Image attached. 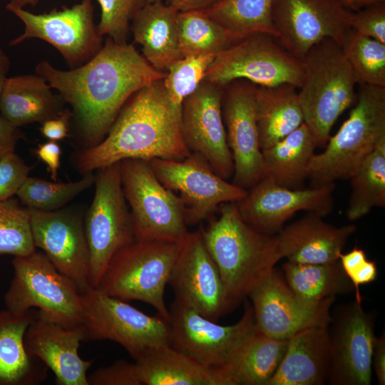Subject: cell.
Masks as SVG:
<instances>
[{
  "label": "cell",
  "mask_w": 385,
  "mask_h": 385,
  "mask_svg": "<svg viewBox=\"0 0 385 385\" xmlns=\"http://www.w3.org/2000/svg\"><path fill=\"white\" fill-rule=\"evenodd\" d=\"M87 339L110 340L135 359L153 346L168 343V322L152 317L125 301L89 287L81 292Z\"/></svg>",
  "instance_id": "8fae6325"
},
{
  "label": "cell",
  "mask_w": 385,
  "mask_h": 385,
  "mask_svg": "<svg viewBox=\"0 0 385 385\" xmlns=\"http://www.w3.org/2000/svg\"><path fill=\"white\" fill-rule=\"evenodd\" d=\"M282 270L291 289L302 303L309 307H319L334 300L337 294L354 291L339 260L322 264L287 261L282 265Z\"/></svg>",
  "instance_id": "d6a6232c"
},
{
  "label": "cell",
  "mask_w": 385,
  "mask_h": 385,
  "mask_svg": "<svg viewBox=\"0 0 385 385\" xmlns=\"http://www.w3.org/2000/svg\"><path fill=\"white\" fill-rule=\"evenodd\" d=\"M11 264L13 277L4 298L6 309L22 312L38 308L40 314L63 327L83 324L80 289L43 252L14 257Z\"/></svg>",
  "instance_id": "52a82bcc"
},
{
  "label": "cell",
  "mask_w": 385,
  "mask_h": 385,
  "mask_svg": "<svg viewBox=\"0 0 385 385\" xmlns=\"http://www.w3.org/2000/svg\"><path fill=\"white\" fill-rule=\"evenodd\" d=\"M220 0H170L168 4L178 11L204 10L212 6Z\"/></svg>",
  "instance_id": "f907efd6"
},
{
  "label": "cell",
  "mask_w": 385,
  "mask_h": 385,
  "mask_svg": "<svg viewBox=\"0 0 385 385\" xmlns=\"http://www.w3.org/2000/svg\"><path fill=\"white\" fill-rule=\"evenodd\" d=\"M334 183L308 189H291L263 178L237 202L243 220L254 229L272 235L294 213L305 210L325 217L334 206Z\"/></svg>",
  "instance_id": "ffe728a7"
},
{
  "label": "cell",
  "mask_w": 385,
  "mask_h": 385,
  "mask_svg": "<svg viewBox=\"0 0 385 385\" xmlns=\"http://www.w3.org/2000/svg\"><path fill=\"white\" fill-rule=\"evenodd\" d=\"M181 109L170 99L163 79L135 93L106 137L76 158L77 170L93 173L125 159L181 160L190 152L181 133Z\"/></svg>",
  "instance_id": "7a4b0ae2"
},
{
  "label": "cell",
  "mask_w": 385,
  "mask_h": 385,
  "mask_svg": "<svg viewBox=\"0 0 385 385\" xmlns=\"http://www.w3.org/2000/svg\"><path fill=\"white\" fill-rule=\"evenodd\" d=\"M214 57L213 55L185 56L168 67L163 82L173 103L182 106L184 99L204 81Z\"/></svg>",
  "instance_id": "ab89813d"
},
{
  "label": "cell",
  "mask_w": 385,
  "mask_h": 385,
  "mask_svg": "<svg viewBox=\"0 0 385 385\" xmlns=\"http://www.w3.org/2000/svg\"><path fill=\"white\" fill-rule=\"evenodd\" d=\"M274 0H220L201 10L237 40L263 33L277 37L272 22Z\"/></svg>",
  "instance_id": "836d02e7"
},
{
  "label": "cell",
  "mask_w": 385,
  "mask_h": 385,
  "mask_svg": "<svg viewBox=\"0 0 385 385\" xmlns=\"http://www.w3.org/2000/svg\"><path fill=\"white\" fill-rule=\"evenodd\" d=\"M179 11L164 1L144 4L135 12L130 25L135 43L156 70L166 71L183 58L178 41Z\"/></svg>",
  "instance_id": "484cf974"
},
{
  "label": "cell",
  "mask_w": 385,
  "mask_h": 385,
  "mask_svg": "<svg viewBox=\"0 0 385 385\" xmlns=\"http://www.w3.org/2000/svg\"><path fill=\"white\" fill-rule=\"evenodd\" d=\"M179 247L180 242L135 240L113 255L96 288L125 302L148 304L168 322L165 289Z\"/></svg>",
  "instance_id": "8992f818"
},
{
  "label": "cell",
  "mask_w": 385,
  "mask_h": 385,
  "mask_svg": "<svg viewBox=\"0 0 385 385\" xmlns=\"http://www.w3.org/2000/svg\"><path fill=\"white\" fill-rule=\"evenodd\" d=\"M255 328L263 334L286 340L312 327H328L334 300L312 307L302 303L274 268L249 294Z\"/></svg>",
  "instance_id": "44dd1931"
},
{
  "label": "cell",
  "mask_w": 385,
  "mask_h": 385,
  "mask_svg": "<svg viewBox=\"0 0 385 385\" xmlns=\"http://www.w3.org/2000/svg\"><path fill=\"white\" fill-rule=\"evenodd\" d=\"M89 385H142L136 363L118 360L88 376Z\"/></svg>",
  "instance_id": "f6af8a7d"
},
{
  "label": "cell",
  "mask_w": 385,
  "mask_h": 385,
  "mask_svg": "<svg viewBox=\"0 0 385 385\" xmlns=\"http://www.w3.org/2000/svg\"><path fill=\"white\" fill-rule=\"evenodd\" d=\"M6 9L24 24V32L11 40L10 46L29 38L41 39L53 46L71 68L90 61L103 45V36L94 23L92 0L38 14L9 4Z\"/></svg>",
  "instance_id": "7c38bea8"
},
{
  "label": "cell",
  "mask_w": 385,
  "mask_h": 385,
  "mask_svg": "<svg viewBox=\"0 0 385 385\" xmlns=\"http://www.w3.org/2000/svg\"><path fill=\"white\" fill-rule=\"evenodd\" d=\"M169 312L168 344L210 368L223 365L255 329L253 308L248 302L240 319L227 326L218 324L175 300Z\"/></svg>",
  "instance_id": "4fadbf2b"
},
{
  "label": "cell",
  "mask_w": 385,
  "mask_h": 385,
  "mask_svg": "<svg viewBox=\"0 0 385 385\" xmlns=\"http://www.w3.org/2000/svg\"><path fill=\"white\" fill-rule=\"evenodd\" d=\"M119 165L135 240L180 242L189 231L178 194L159 181L149 160L125 159Z\"/></svg>",
  "instance_id": "ba28073f"
},
{
  "label": "cell",
  "mask_w": 385,
  "mask_h": 385,
  "mask_svg": "<svg viewBox=\"0 0 385 385\" xmlns=\"http://www.w3.org/2000/svg\"><path fill=\"white\" fill-rule=\"evenodd\" d=\"M145 2L148 3H152V2H157V1H164L166 4H169L170 0H144Z\"/></svg>",
  "instance_id": "11a10c76"
},
{
  "label": "cell",
  "mask_w": 385,
  "mask_h": 385,
  "mask_svg": "<svg viewBox=\"0 0 385 385\" xmlns=\"http://www.w3.org/2000/svg\"><path fill=\"white\" fill-rule=\"evenodd\" d=\"M257 86L238 79L224 86L222 113L233 163L232 183L247 190L264 177L255 108Z\"/></svg>",
  "instance_id": "e0dca14e"
},
{
  "label": "cell",
  "mask_w": 385,
  "mask_h": 385,
  "mask_svg": "<svg viewBox=\"0 0 385 385\" xmlns=\"http://www.w3.org/2000/svg\"><path fill=\"white\" fill-rule=\"evenodd\" d=\"M35 250L28 208L13 197L0 201V254L26 256Z\"/></svg>",
  "instance_id": "f35d334b"
},
{
  "label": "cell",
  "mask_w": 385,
  "mask_h": 385,
  "mask_svg": "<svg viewBox=\"0 0 385 385\" xmlns=\"http://www.w3.org/2000/svg\"><path fill=\"white\" fill-rule=\"evenodd\" d=\"M24 138L19 127H16L0 115V159L14 152L18 141Z\"/></svg>",
  "instance_id": "c3c4849f"
},
{
  "label": "cell",
  "mask_w": 385,
  "mask_h": 385,
  "mask_svg": "<svg viewBox=\"0 0 385 385\" xmlns=\"http://www.w3.org/2000/svg\"><path fill=\"white\" fill-rule=\"evenodd\" d=\"M316 140L304 123L270 148L262 150L264 177L279 185L300 189L307 178Z\"/></svg>",
  "instance_id": "1f68e13d"
},
{
  "label": "cell",
  "mask_w": 385,
  "mask_h": 385,
  "mask_svg": "<svg viewBox=\"0 0 385 385\" xmlns=\"http://www.w3.org/2000/svg\"><path fill=\"white\" fill-rule=\"evenodd\" d=\"M175 300L217 322L232 309L218 268L210 255L200 230L188 232L169 278Z\"/></svg>",
  "instance_id": "2e32d148"
},
{
  "label": "cell",
  "mask_w": 385,
  "mask_h": 385,
  "mask_svg": "<svg viewBox=\"0 0 385 385\" xmlns=\"http://www.w3.org/2000/svg\"><path fill=\"white\" fill-rule=\"evenodd\" d=\"M341 47L359 83L385 88V43L351 29Z\"/></svg>",
  "instance_id": "74e56055"
},
{
  "label": "cell",
  "mask_w": 385,
  "mask_h": 385,
  "mask_svg": "<svg viewBox=\"0 0 385 385\" xmlns=\"http://www.w3.org/2000/svg\"><path fill=\"white\" fill-rule=\"evenodd\" d=\"M352 12L341 0H274L275 38L287 52L302 60L325 38L342 46L351 29Z\"/></svg>",
  "instance_id": "9a60e30c"
},
{
  "label": "cell",
  "mask_w": 385,
  "mask_h": 385,
  "mask_svg": "<svg viewBox=\"0 0 385 385\" xmlns=\"http://www.w3.org/2000/svg\"><path fill=\"white\" fill-rule=\"evenodd\" d=\"M302 61L304 76L299 101L304 123L317 146L322 147L337 120L356 101L359 80L341 46L331 38L312 47Z\"/></svg>",
  "instance_id": "277c9868"
},
{
  "label": "cell",
  "mask_w": 385,
  "mask_h": 385,
  "mask_svg": "<svg viewBox=\"0 0 385 385\" xmlns=\"http://www.w3.org/2000/svg\"><path fill=\"white\" fill-rule=\"evenodd\" d=\"M288 342L255 328L223 365L214 369L224 385H266L282 361Z\"/></svg>",
  "instance_id": "83f0119b"
},
{
  "label": "cell",
  "mask_w": 385,
  "mask_h": 385,
  "mask_svg": "<svg viewBox=\"0 0 385 385\" xmlns=\"http://www.w3.org/2000/svg\"><path fill=\"white\" fill-rule=\"evenodd\" d=\"M61 148L60 145L53 140L38 145L36 153L47 166L51 178L56 181L58 170L61 165Z\"/></svg>",
  "instance_id": "7dc6e473"
},
{
  "label": "cell",
  "mask_w": 385,
  "mask_h": 385,
  "mask_svg": "<svg viewBox=\"0 0 385 385\" xmlns=\"http://www.w3.org/2000/svg\"><path fill=\"white\" fill-rule=\"evenodd\" d=\"M84 227L89 250L88 282L96 288L113 255L135 240L119 163L98 170Z\"/></svg>",
  "instance_id": "9c48e42d"
},
{
  "label": "cell",
  "mask_w": 385,
  "mask_h": 385,
  "mask_svg": "<svg viewBox=\"0 0 385 385\" xmlns=\"http://www.w3.org/2000/svg\"><path fill=\"white\" fill-rule=\"evenodd\" d=\"M331 346L327 327L305 329L289 339L284 356L266 385H322L328 382Z\"/></svg>",
  "instance_id": "d4e9b609"
},
{
  "label": "cell",
  "mask_w": 385,
  "mask_h": 385,
  "mask_svg": "<svg viewBox=\"0 0 385 385\" xmlns=\"http://www.w3.org/2000/svg\"><path fill=\"white\" fill-rule=\"evenodd\" d=\"M30 170L31 167L14 152L0 159V201L16 195Z\"/></svg>",
  "instance_id": "ee69618b"
},
{
  "label": "cell",
  "mask_w": 385,
  "mask_h": 385,
  "mask_svg": "<svg viewBox=\"0 0 385 385\" xmlns=\"http://www.w3.org/2000/svg\"><path fill=\"white\" fill-rule=\"evenodd\" d=\"M87 339L84 325L63 327L39 314L38 311L24 336L28 355L41 360L55 375L58 385H89L87 371L93 360L78 354L80 344Z\"/></svg>",
  "instance_id": "603a6c76"
},
{
  "label": "cell",
  "mask_w": 385,
  "mask_h": 385,
  "mask_svg": "<svg viewBox=\"0 0 385 385\" xmlns=\"http://www.w3.org/2000/svg\"><path fill=\"white\" fill-rule=\"evenodd\" d=\"M149 161L159 181L166 188L179 192L187 225L210 218L221 205L237 202L247 193L246 190L218 175L198 153H190L181 160L154 158Z\"/></svg>",
  "instance_id": "5bb4252c"
},
{
  "label": "cell",
  "mask_w": 385,
  "mask_h": 385,
  "mask_svg": "<svg viewBox=\"0 0 385 385\" xmlns=\"http://www.w3.org/2000/svg\"><path fill=\"white\" fill-rule=\"evenodd\" d=\"M38 1V0H9L8 4L13 6L24 8L27 5L35 6Z\"/></svg>",
  "instance_id": "db71d44e"
},
{
  "label": "cell",
  "mask_w": 385,
  "mask_h": 385,
  "mask_svg": "<svg viewBox=\"0 0 385 385\" xmlns=\"http://www.w3.org/2000/svg\"><path fill=\"white\" fill-rule=\"evenodd\" d=\"M101 13L98 26L102 36L118 43H126L130 21L144 0H97Z\"/></svg>",
  "instance_id": "60d3db41"
},
{
  "label": "cell",
  "mask_w": 385,
  "mask_h": 385,
  "mask_svg": "<svg viewBox=\"0 0 385 385\" xmlns=\"http://www.w3.org/2000/svg\"><path fill=\"white\" fill-rule=\"evenodd\" d=\"M35 71L71 106L85 148L96 145L106 137L135 93L165 76L133 44L118 43L108 37L101 50L79 67L64 71L43 60Z\"/></svg>",
  "instance_id": "6da1fadb"
},
{
  "label": "cell",
  "mask_w": 385,
  "mask_h": 385,
  "mask_svg": "<svg viewBox=\"0 0 385 385\" xmlns=\"http://www.w3.org/2000/svg\"><path fill=\"white\" fill-rule=\"evenodd\" d=\"M73 116L68 109H63L57 116L42 123L40 128L41 134L49 140L57 141L68 135L70 120Z\"/></svg>",
  "instance_id": "bcb514c9"
},
{
  "label": "cell",
  "mask_w": 385,
  "mask_h": 385,
  "mask_svg": "<svg viewBox=\"0 0 385 385\" xmlns=\"http://www.w3.org/2000/svg\"><path fill=\"white\" fill-rule=\"evenodd\" d=\"M178 41L182 57L215 56L239 41L201 10L179 11Z\"/></svg>",
  "instance_id": "d590c367"
},
{
  "label": "cell",
  "mask_w": 385,
  "mask_h": 385,
  "mask_svg": "<svg viewBox=\"0 0 385 385\" xmlns=\"http://www.w3.org/2000/svg\"><path fill=\"white\" fill-rule=\"evenodd\" d=\"M142 385H224L214 368L171 347H152L135 360Z\"/></svg>",
  "instance_id": "f546056e"
},
{
  "label": "cell",
  "mask_w": 385,
  "mask_h": 385,
  "mask_svg": "<svg viewBox=\"0 0 385 385\" xmlns=\"http://www.w3.org/2000/svg\"><path fill=\"white\" fill-rule=\"evenodd\" d=\"M356 103L325 150L313 155L307 178L312 187L349 178L385 138V88L359 83Z\"/></svg>",
  "instance_id": "5b68a950"
},
{
  "label": "cell",
  "mask_w": 385,
  "mask_h": 385,
  "mask_svg": "<svg viewBox=\"0 0 385 385\" xmlns=\"http://www.w3.org/2000/svg\"><path fill=\"white\" fill-rule=\"evenodd\" d=\"M28 210L36 248L42 250L56 270L73 280L81 292L91 287L89 250L81 217L66 209Z\"/></svg>",
  "instance_id": "7402d4cb"
},
{
  "label": "cell",
  "mask_w": 385,
  "mask_h": 385,
  "mask_svg": "<svg viewBox=\"0 0 385 385\" xmlns=\"http://www.w3.org/2000/svg\"><path fill=\"white\" fill-rule=\"evenodd\" d=\"M63 103L39 75L11 76L6 78L0 96V115L19 128L42 123L58 115Z\"/></svg>",
  "instance_id": "f1b7e54d"
},
{
  "label": "cell",
  "mask_w": 385,
  "mask_h": 385,
  "mask_svg": "<svg viewBox=\"0 0 385 385\" xmlns=\"http://www.w3.org/2000/svg\"><path fill=\"white\" fill-rule=\"evenodd\" d=\"M95 182L93 173L83 174L81 179L68 183L48 181L28 176L16 192L27 208L52 211L61 208Z\"/></svg>",
  "instance_id": "8d00e7d4"
},
{
  "label": "cell",
  "mask_w": 385,
  "mask_h": 385,
  "mask_svg": "<svg viewBox=\"0 0 385 385\" xmlns=\"http://www.w3.org/2000/svg\"><path fill=\"white\" fill-rule=\"evenodd\" d=\"M330 322L328 382L332 385H369L376 338L372 314L355 300L338 307Z\"/></svg>",
  "instance_id": "ac0fdd59"
},
{
  "label": "cell",
  "mask_w": 385,
  "mask_h": 385,
  "mask_svg": "<svg viewBox=\"0 0 385 385\" xmlns=\"http://www.w3.org/2000/svg\"><path fill=\"white\" fill-rule=\"evenodd\" d=\"M224 87L204 80L182 103L181 133L190 153H198L220 177L233 176L234 163L222 113Z\"/></svg>",
  "instance_id": "d6986e66"
},
{
  "label": "cell",
  "mask_w": 385,
  "mask_h": 385,
  "mask_svg": "<svg viewBox=\"0 0 385 385\" xmlns=\"http://www.w3.org/2000/svg\"><path fill=\"white\" fill-rule=\"evenodd\" d=\"M343 270L354 287L356 301L361 302L359 286L373 282L377 276L374 261L368 260L365 252L354 248L349 252L339 255Z\"/></svg>",
  "instance_id": "b9f144b4"
},
{
  "label": "cell",
  "mask_w": 385,
  "mask_h": 385,
  "mask_svg": "<svg viewBox=\"0 0 385 385\" xmlns=\"http://www.w3.org/2000/svg\"><path fill=\"white\" fill-rule=\"evenodd\" d=\"M297 87L257 86L255 108L261 150L282 140L304 123Z\"/></svg>",
  "instance_id": "4dcf8cb0"
},
{
  "label": "cell",
  "mask_w": 385,
  "mask_h": 385,
  "mask_svg": "<svg viewBox=\"0 0 385 385\" xmlns=\"http://www.w3.org/2000/svg\"><path fill=\"white\" fill-rule=\"evenodd\" d=\"M342 3L351 11H356L363 7L380 2L385 1V0H341Z\"/></svg>",
  "instance_id": "f5cc1de1"
},
{
  "label": "cell",
  "mask_w": 385,
  "mask_h": 385,
  "mask_svg": "<svg viewBox=\"0 0 385 385\" xmlns=\"http://www.w3.org/2000/svg\"><path fill=\"white\" fill-rule=\"evenodd\" d=\"M219 208V217L200 230L232 309L248 297L282 257L276 236L247 224L236 202H226Z\"/></svg>",
  "instance_id": "3957f363"
},
{
  "label": "cell",
  "mask_w": 385,
  "mask_h": 385,
  "mask_svg": "<svg viewBox=\"0 0 385 385\" xmlns=\"http://www.w3.org/2000/svg\"><path fill=\"white\" fill-rule=\"evenodd\" d=\"M351 28L356 32L385 43V1L353 11Z\"/></svg>",
  "instance_id": "7bdbcfd3"
},
{
  "label": "cell",
  "mask_w": 385,
  "mask_h": 385,
  "mask_svg": "<svg viewBox=\"0 0 385 385\" xmlns=\"http://www.w3.org/2000/svg\"><path fill=\"white\" fill-rule=\"evenodd\" d=\"M10 60L5 51L0 48V96L10 68Z\"/></svg>",
  "instance_id": "816d5d0a"
},
{
  "label": "cell",
  "mask_w": 385,
  "mask_h": 385,
  "mask_svg": "<svg viewBox=\"0 0 385 385\" xmlns=\"http://www.w3.org/2000/svg\"><path fill=\"white\" fill-rule=\"evenodd\" d=\"M304 76L302 60L284 49L273 36L257 33L215 55L204 80L222 87L244 79L256 86L288 83L299 88Z\"/></svg>",
  "instance_id": "30bf717a"
},
{
  "label": "cell",
  "mask_w": 385,
  "mask_h": 385,
  "mask_svg": "<svg viewBox=\"0 0 385 385\" xmlns=\"http://www.w3.org/2000/svg\"><path fill=\"white\" fill-rule=\"evenodd\" d=\"M351 195L346 215L354 221L374 207L385 206V138L349 178Z\"/></svg>",
  "instance_id": "e575fe53"
},
{
  "label": "cell",
  "mask_w": 385,
  "mask_h": 385,
  "mask_svg": "<svg viewBox=\"0 0 385 385\" xmlns=\"http://www.w3.org/2000/svg\"><path fill=\"white\" fill-rule=\"evenodd\" d=\"M372 365L380 385L385 384V335L376 337L372 354Z\"/></svg>",
  "instance_id": "681fc988"
},
{
  "label": "cell",
  "mask_w": 385,
  "mask_h": 385,
  "mask_svg": "<svg viewBox=\"0 0 385 385\" xmlns=\"http://www.w3.org/2000/svg\"><path fill=\"white\" fill-rule=\"evenodd\" d=\"M322 216L308 213L282 228L276 236L282 258L303 264H322L339 260L356 225L337 227L324 221Z\"/></svg>",
  "instance_id": "cb8c5ba5"
},
{
  "label": "cell",
  "mask_w": 385,
  "mask_h": 385,
  "mask_svg": "<svg viewBox=\"0 0 385 385\" xmlns=\"http://www.w3.org/2000/svg\"><path fill=\"white\" fill-rule=\"evenodd\" d=\"M36 315L32 309L0 310V385H38L46 379V366L24 347L26 332Z\"/></svg>",
  "instance_id": "4316f807"
}]
</instances>
